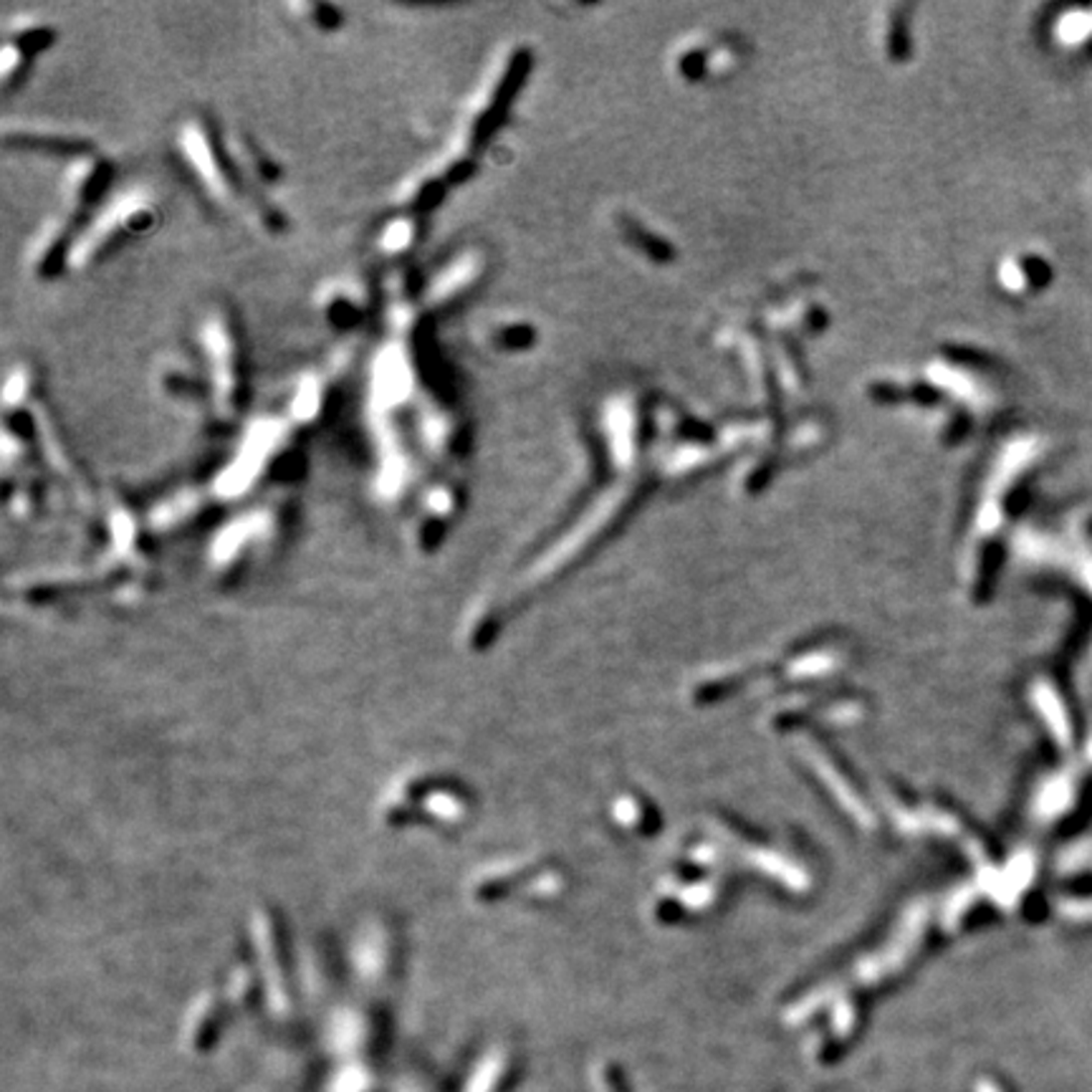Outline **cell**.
<instances>
[{
    "label": "cell",
    "instance_id": "3957f363",
    "mask_svg": "<svg viewBox=\"0 0 1092 1092\" xmlns=\"http://www.w3.org/2000/svg\"><path fill=\"white\" fill-rule=\"evenodd\" d=\"M412 392V367L407 352L400 344H387L380 349L372 364V405L380 410H392L402 405Z\"/></svg>",
    "mask_w": 1092,
    "mask_h": 1092
},
{
    "label": "cell",
    "instance_id": "8992f818",
    "mask_svg": "<svg viewBox=\"0 0 1092 1092\" xmlns=\"http://www.w3.org/2000/svg\"><path fill=\"white\" fill-rule=\"evenodd\" d=\"M476 270H479V260H476L474 255H461V258L450 260V263H447L445 268L432 279V287H430L432 302H442V299H450L459 292H464V289L476 279Z\"/></svg>",
    "mask_w": 1092,
    "mask_h": 1092
},
{
    "label": "cell",
    "instance_id": "5b68a950",
    "mask_svg": "<svg viewBox=\"0 0 1092 1092\" xmlns=\"http://www.w3.org/2000/svg\"><path fill=\"white\" fill-rule=\"evenodd\" d=\"M180 150L185 152V157L190 160V167L198 172L200 180L205 182V188L213 195H225V177L220 172L218 162H215L213 147H210L208 137L200 130L198 125H185V130L180 132Z\"/></svg>",
    "mask_w": 1092,
    "mask_h": 1092
},
{
    "label": "cell",
    "instance_id": "52a82bcc",
    "mask_svg": "<svg viewBox=\"0 0 1092 1092\" xmlns=\"http://www.w3.org/2000/svg\"><path fill=\"white\" fill-rule=\"evenodd\" d=\"M322 405V385L314 377H304L297 387V395L292 400V412L297 420H312Z\"/></svg>",
    "mask_w": 1092,
    "mask_h": 1092
},
{
    "label": "cell",
    "instance_id": "9c48e42d",
    "mask_svg": "<svg viewBox=\"0 0 1092 1092\" xmlns=\"http://www.w3.org/2000/svg\"><path fill=\"white\" fill-rule=\"evenodd\" d=\"M26 390H28V377H26V372L18 370V372H13L11 377H8V382H6V395H3V397H6L8 405L13 407L18 400H23V395H26Z\"/></svg>",
    "mask_w": 1092,
    "mask_h": 1092
},
{
    "label": "cell",
    "instance_id": "6da1fadb",
    "mask_svg": "<svg viewBox=\"0 0 1092 1092\" xmlns=\"http://www.w3.org/2000/svg\"><path fill=\"white\" fill-rule=\"evenodd\" d=\"M284 437V422L274 420V417H260V420L250 422L248 432L240 440L238 452L233 456V461L228 464V469L218 476L215 481V491L225 499H233V496L245 494V491L253 486V481L258 479L260 469L268 464V459L274 456L277 445Z\"/></svg>",
    "mask_w": 1092,
    "mask_h": 1092
},
{
    "label": "cell",
    "instance_id": "7a4b0ae2",
    "mask_svg": "<svg viewBox=\"0 0 1092 1092\" xmlns=\"http://www.w3.org/2000/svg\"><path fill=\"white\" fill-rule=\"evenodd\" d=\"M147 210V198L142 190H125V193L115 195L100 213L95 215L92 225L83 230L76 238V243L68 250V263L71 265H86V260H92L97 255V250L105 245L107 238L122 230L125 225H130L137 215H142Z\"/></svg>",
    "mask_w": 1092,
    "mask_h": 1092
},
{
    "label": "cell",
    "instance_id": "ba28073f",
    "mask_svg": "<svg viewBox=\"0 0 1092 1092\" xmlns=\"http://www.w3.org/2000/svg\"><path fill=\"white\" fill-rule=\"evenodd\" d=\"M410 240H412L410 220H405V218L392 220V223L385 228V233H382V248L390 250V253H397V250H405L407 245H410Z\"/></svg>",
    "mask_w": 1092,
    "mask_h": 1092
},
{
    "label": "cell",
    "instance_id": "277c9868",
    "mask_svg": "<svg viewBox=\"0 0 1092 1092\" xmlns=\"http://www.w3.org/2000/svg\"><path fill=\"white\" fill-rule=\"evenodd\" d=\"M203 347L210 359V372H213V385L218 392V400L230 405L235 392V367H233V339L225 329L223 319H208L203 324Z\"/></svg>",
    "mask_w": 1092,
    "mask_h": 1092
}]
</instances>
